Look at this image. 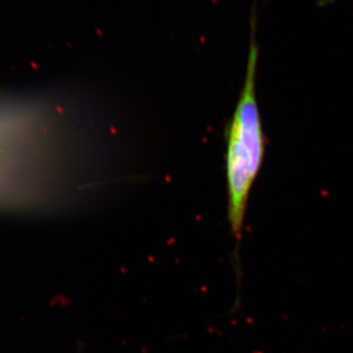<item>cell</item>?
Segmentation results:
<instances>
[{"instance_id":"obj_1","label":"cell","mask_w":353,"mask_h":353,"mask_svg":"<svg viewBox=\"0 0 353 353\" xmlns=\"http://www.w3.org/2000/svg\"><path fill=\"white\" fill-rule=\"evenodd\" d=\"M257 62L259 46L255 41L253 29L245 83L227 130L228 220L236 243L234 266L238 284L243 277L239 252L246 208L266 152V137L256 97Z\"/></svg>"}]
</instances>
